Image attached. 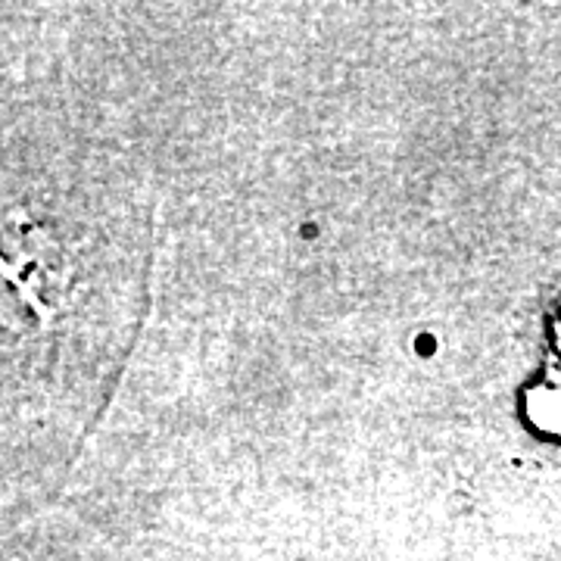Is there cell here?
<instances>
[{
  "instance_id": "cell-1",
  "label": "cell",
  "mask_w": 561,
  "mask_h": 561,
  "mask_svg": "<svg viewBox=\"0 0 561 561\" xmlns=\"http://www.w3.org/2000/svg\"><path fill=\"white\" fill-rule=\"evenodd\" d=\"M530 415L542 431L561 434V368L530 390Z\"/></svg>"
},
{
  "instance_id": "cell-2",
  "label": "cell",
  "mask_w": 561,
  "mask_h": 561,
  "mask_svg": "<svg viewBox=\"0 0 561 561\" xmlns=\"http://www.w3.org/2000/svg\"><path fill=\"white\" fill-rule=\"evenodd\" d=\"M556 337H559V346H561V312H559V319H556Z\"/></svg>"
}]
</instances>
